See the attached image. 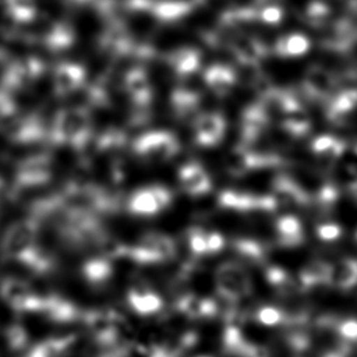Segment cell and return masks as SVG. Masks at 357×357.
<instances>
[{
	"label": "cell",
	"instance_id": "cell-28",
	"mask_svg": "<svg viewBox=\"0 0 357 357\" xmlns=\"http://www.w3.org/2000/svg\"><path fill=\"white\" fill-rule=\"evenodd\" d=\"M266 277L267 280L280 295H293L295 293L303 291L300 287L299 282L291 277L287 271L277 267V266H271L266 271Z\"/></svg>",
	"mask_w": 357,
	"mask_h": 357
},
{
	"label": "cell",
	"instance_id": "cell-34",
	"mask_svg": "<svg viewBox=\"0 0 357 357\" xmlns=\"http://www.w3.org/2000/svg\"><path fill=\"white\" fill-rule=\"evenodd\" d=\"M316 236L324 243H334L343 236V228L335 222L321 223L316 228Z\"/></svg>",
	"mask_w": 357,
	"mask_h": 357
},
{
	"label": "cell",
	"instance_id": "cell-14",
	"mask_svg": "<svg viewBox=\"0 0 357 357\" xmlns=\"http://www.w3.org/2000/svg\"><path fill=\"white\" fill-rule=\"evenodd\" d=\"M125 91L135 107H150L153 102V88L146 73L140 68H133L126 75Z\"/></svg>",
	"mask_w": 357,
	"mask_h": 357
},
{
	"label": "cell",
	"instance_id": "cell-20",
	"mask_svg": "<svg viewBox=\"0 0 357 357\" xmlns=\"http://www.w3.org/2000/svg\"><path fill=\"white\" fill-rule=\"evenodd\" d=\"M334 86L333 78L322 70H312L305 77V94L314 102H327V99L333 92Z\"/></svg>",
	"mask_w": 357,
	"mask_h": 357
},
{
	"label": "cell",
	"instance_id": "cell-30",
	"mask_svg": "<svg viewBox=\"0 0 357 357\" xmlns=\"http://www.w3.org/2000/svg\"><path fill=\"white\" fill-rule=\"evenodd\" d=\"M238 255L251 264H262L267 256V248L260 241L241 238L233 243Z\"/></svg>",
	"mask_w": 357,
	"mask_h": 357
},
{
	"label": "cell",
	"instance_id": "cell-13",
	"mask_svg": "<svg viewBox=\"0 0 357 357\" xmlns=\"http://www.w3.org/2000/svg\"><path fill=\"white\" fill-rule=\"evenodd\" d=\"M127 300L130 309L140 316H153V314H159L164 307V301L159 295L143 283L130 287L127 294Z\"/></svg>",
	"mask_w": 357,
	"mask_h": 357
},
{
	"label": "cell",
	"instance_id": "cell-35",
	"mask_svg": "<svg viewBox=\"0 0 357 357\" xmlns=\"http://www.w3.org/2000/svg\"><path fill=\"white\" fill-rule=\"evenodd\" d=\"M304 44L300 42L299 39L285 38L284 40L277 44V52L282 55H298L304 52Z\"/></svg>",
	"mask_w": 357,
	"mask_h": 357
},
{
	"label": "cell",
	"instance_id": "cell-19",
	"mask_svg": "<svg viewBox=\"0 0 357 357\" xmlns=\"http://www.w3.org/2000/svg\"><path fill=\"white\" fill-rule=\"evenodd\" d=\"M275 232L278 245L283 248H296L305 241V233L299 218L287 215L277 220Z\"/></svg>",
	"mask_w": 357,
	"mask_h": 357
},
{
	"label": "cell",
	"instance_id": "cell-15",
	"mask_svg": "<svg viewBox=\"0 0 357 357\" xmlns=\"http://www.w3.org/2000/svg\"><path fill=\"white\" fill-rule=\"evenodd\" d=\"M327 287L349 291L357 287V259L344 257L331 264Z\"/></svg>",
	"mask_w": 357,
	"mask_h": 357
},
{
	"label": "cell",
	"instance_id": "cell-9",
	"mask_svg": "<svg viewBox=\"0 0 357 357\" xmlns=\"http://www.w3.org/2000/svg\"><path fill=\"white\" fill-rule=\"evenodd\" d=\"M218 203L221 208L237 211H273L278 208L272 195H255L232 189L220 194Z\"/></svg>",
	"mask_w": 357,
	"mask_h": 357
},
{
	"label": "cell",
	"instance_id": "cell-33",
	"mask_svg": "<svg viewBox=\"0 0 357 357\" xmlns=\"http://www.w3.org/2000/svg\"><path fill=\"white\" fill-rule=\"evenodd\" d=\"M206 237H208V232L203 228L193 227L189 229V248L194 256L204 257V256L208 255Z\"/></svg>",
	"mask_w": 357,
	"mask_h": 357
},
{
	"label": "cell",
	"instance_id": "cell-7",
	"mask_svg": "<svg viewBox=\"0 0 357 357\" xmlns=\"http://www.w3.org/2000/svg\"><path fill=\"white\" fill-rule=\"evenodd\" d=\"M172 194L162 185H149L135 190L128 199V210L138 216H153L169 208Z\"/></svg>",
	"mask_w": 357,
	"mask_h": 357
},
{
	"label": "cell",
	"instance_id": "cell-23",
	"mask_svg": "<svg viewBox=\"0 0 357 357\" xmlns=\"http://www.w3.org/2000/svg\"><path fill=\"white\" fill-rule=\"evenodd\" d=\"M311 150L317 159L326 164H333L343 156L347 150V143L333 135H319L311 143Z\"/></svg>",
	"mask_w": 357,
	"mask_h": 357
},
{
	"label": "cell",
	"instance_id": "cell-25",
	"mask_svg": "<svg viewBox=\"0 0 357 357\" xmlns=\"http://www.w3.org/2000/svg\"><path fill=\"white\" fill-rule=\"evenodd\" d=\"M82 272L84 278L91 284L94 287H100L112 278L114 267H112V260H109L104 256H99L88 260L83 265Z\"/></svg>",
	"mask_w": 357,
	"mask_h": 357
},
{
	"label": "cell",
	"instance_id": "cell-1",
	"mask_svg": "<svg viewBox=\"0 0 357 357\" xmlns=\"http://www.w3.org/2000/svg\"><path fill=\"white\" fill-rule=\"evenodd\" d=\"M91 139L92 116L87 107H68L56 112L49 130V140L52 143L83 150Z\"/></svg>",
	"mask_w": 357,
	"mask_h": 357
},
{
	"label": "cell",
	"instance_id": "cell-6",
	"mask_svg": "<svg viewBox=\"0 0 357 357\" xmlns=\"http://www.w3.org/2000/svg\"><path fill=\"white\" fill-rule=\"evenodd\" d=\"M52 159L47 153L32 155L20 162L15 174V189L39 188L52 179Z\"/></svg>",
	"mask_w": 357,
	"mask_h": 357
},
{
	"label": "cell",
	"instance_id": "cell-17",
	"mask_svg": "<svg viewBox=\"0 0 357 357\" xmlns=\"http://www.w3.org/2000/svg\"><path fill=\"white\" fill-rule=\"evenodd\" d=\"M356 110V89L344 91L327 102V119L335 126L347 125L349 119Z\"/></svg>",
	"mask_w": 357,
	"mask_h": 357
},
{
	"label": "cell",
	"instance_id": "cell-18",
	"mask_svg": "<svg viewBox=\"0 0 357 357\" xmlns=\"http://www.w3.org/2000/svg\"><path fill=\"white\" fill-rule=\"evenodd\" d=\"M86 73L77 65H63L54 76V91L58 97H68L82 87Z\"/></svg>",
	"mask_w": 357,
	"mask_h": 357
},
{
	"label": "cell",
	"instance_id": "cell-11",
	"mask_svg": "<svg viewBox=\"0 0 357 357\" xmlns=\"http://www.w3.org/2000/svg\"><path fill=\"white\" fill-rule=\"evenodd\" d=\"M277 206H306L311 202L309 193L300 185L295 179L287 174H280L275 177L272 184Z\"/></svg>",
	"mask_w": 357,
	"mask_h": 357
},
{
	"label": "cell",
	"instance_id": "cell-5",
	"mask_svg": "<svg viewBox=\"0 0 357 357\" xmlns=\"http://www.w3.org/2000/svg\"><path fill=\"white\" fill-rule=\"evenodd\" d=\"M179 140L169 130H151L133 143V151L146 162H165L178 154Z\"/></svg>",
	"mask_w": 357,
	"mask_h": 357
},
{
	"label": "cell",
	"instance_id": "cell-32",
	"mask_svg": "<svg viewBox=\"0 0 357 357\" xmlns=\"http://www.w3.org/2000/svg\"><path fill=\"white\" fill-rule=\"evenodd\" d=\"M255 319L257 324L265 327H284L287 324V311L277 306L266 305L256 311Z\"/></svg>",
	"mask_w": 357,
	"mask_h": 357
},
{
	"label": "cell",
	"instance_id": "cell-2",
	"mask_svg": "<svg viewBox=\"0 0 357 357\" xmlns=\"http://www.w3.org/2000/svg\"><path fill=\"white\" fill-rule=\"evenodd\" d=\"M38 218H24L10 225L0 241L1 255L6 260L24 264L38 249Z\"/></svg>",
	"mask_w": 357,
	"mask_h": 357
},
{
	"label": "cell",
	"instance_id": "cell-4",
	"mask_svg": "<svg viewBox=\"0 0 357 357\" xmlns=\"http://www.w3.org/2000/svg\"><path fill=\"white\" fill-rule=\"evenodd\" d=\"M218 296L237 301L252 293V280L248 270L238 262L227 261L215 272Z\"/></svg>",
	"mask_w": 357,
	"mask_h": 357
},
{
	"label": "cell",
	"instance_id": "cell-8",
	"mask_svg": "<svg viewBox=\"0 0 357 357\" xmlns=\"http://www.w3.org/2000/svg\"><path fill=\"white\" fill-rule=\"evenodd\" d=\"M0 295L5 303L17 310H42L45 300L26 280L15 277H8L1 282Z\"/></svg>",
	"mask_w": 357,
	"mask_h": 357
},
{
	"label": "cell",
	"instance_id": "cell-16",
	"mask_svg": "<svg viewBox=\"0 0 357 357\" xmlns=\"http://www.w3.org/2000/svg\"><path fill=\"white\" fill-rule=\"evenodd\" d=\"M179 182L190 195H203L211 189L210 176L198 162H188L179 169Z\"/></svg>",
	"mask_w": 357,
	"mask_h": 357
},
{
	"label": "cell",
	"instance_id": "cell-21",
	"mask_svg": "<svg viewBox=\"0 0 357 357\" xmlns=\"http://www.w3.org/2000/svg\"><path fill=\"white\" fill-rule=\"evenodd\" d=\"M237 82V76L234 71L227 66L215 65L205 73V83L211 92L218 97H226L232 91Z\"/></svg>",
	"mask_w": 357,
	"mask_h": 357
},
{
	"label": "cell",
	"instance_id": "cell-27",
	"mask_svg": "<svg viewBox=\"0 0 357 357\" xmlns=\"http://www.w3.org/2000/svg\"><path fill=\"white\" fill-rule=\"evenodd\" d=\"M169 63L177 75L188 76L198 70L200 55L193 49H179L169 55Z\"/></svg>",
	"mask_w": 357,
	"mask_h": 357
},
{
	"label": "cell",
	"instance_id": "cell-12",
	"mask_svg": "<svg viewBox=\"0 0 357 357\" xmlns=\"http://www.w3.org/2000/svg\"><path fill=\"white\" fill-rule=\"evenodd\" d=\"M176 307L181 314L192 319H213L220 314L216 300L200 298L190 293L181 295L176 301Z\"/></svg>",
	"mask_w": 357,
	"mask_h": 357
},
{
	"label": "cell",
	"instance_id": "cell-38",
	"mask_svg": "<svg viewBox=\"0 0 357 357\" xmlns=\"http://www.w3.org/2000/svg\"><path fill=\"white\" fill-rule=\"evenodd\" d=\"M349 193L353 197L354 200L357 202V177L349 184Z\"/></svg>",
	"mask_w": 357,
	"mask_h": 357
},
{
	"label": "cell",
	"instance_id": "cell-22",
	"mask_svg": "<svg viewBox=\"0 0 357 357\" xmlns=\"http://www.w3.org/2000/svg\"><path fill=\"white\" fill-rule=\"evenodd\" d=\"M329 268H331V264L327 261L314 259L307 262L300 271L299 278H298L301 290L305 291V290L314 289L316 287L327 285Z\"/></svg>",
	"mask_w": 357,
	"mask_h": 357
},
{
	"label": "cell",
	"instance_id": "cell-31",
	"mask_svg": "<svg viewBox=\"0 0 357 357\" xmlns=\"http://www.w3.org/2000/svg\"><path fill=\"white\" fill-rule=\"evenodd\" d=\"M338 342L350 355H357V319H348L339 321L335 327Z\"/></svg>",
	"mask_w": 357,
	"mask_h": 357
},
{
	"label": "cell",
	"instance_id": "cell-26",
	"mask_svg": "<svg viewBox=\"0 0 357 357\" xmlns=\"http://www.w3.org/2000/svg\"><path fill=\"white\" fill-rule=\"evenodd\" d=\"M282 130L293 138H303L311 130V119L309 114L301 107L288 112L282 121Z\"/></svg>",
	"mask_w": 357,
	"mask_h": 357
},
{
	"label": "cell",
	"instance_id": "cell-29",
	"mask_svg": "<svg viewBox=\"0 0 357 357\" xmlns=\"http://www.w3.org/2000/svg\"><path fill=\"white\" fill-rule=\"evenodd\" d=\"M239 324H227L222 335L223 351L228 356L241 357L248 344Z\"/></svg>",
	"mask_w": 357,
	"mask_h": 357
},
{
	"label": "cell",
	"instance_id": "cell-37",
	"mask_svg": "<svg viewBox=\"0 0 357 357\" xmlns=\"http://www.w3.org/2000/svg\"><path fill=\"white\" fill-rule=\"evenodd\" d=\"M241 357H272V354L265 345L249 343Z\"/></svg>",
	"mask_w": 357,
	"mask_h": 357
},
{
	"label": "cell",
	"instance_id": "cell-40",
	"mask_svg": "<svg viewBox=\"0 0 357 357\" xmlns=\"http://www.w3.org/2000/svg\"><path fill=\"white\" fill-rule=\"evenodd\" d=\"M199 357H213V356H199Z\"/></svg>",
	"mask_w": 357,
	"mask_h": 357
},
{
	"label": "cell",
	"instance_id": "cell-24",
	"mask_svg": "<svg viewBox=\"0 0 357 357\" xmlns=\"http://www.w3.org/2000/svg\"><path fill=\"white\" fill-rule=\"evenodd\" d=\"M200 105V96L199 93L179 88L176 89L171 96V107L174 116L178 120H187L193 117L198 112Z\"/></svg>",
	"mask_w": 357,
	"mask_h": 357
},
{
	"label": "cell",
	"instance_id": "cell-39",
	"mask_svg": "<svg viewBox=\"0 0 357 357\" xmlns=\"http://www.w3.org/2000/svg\"><path fill=\"white\" fill-rule=\"evenodd\" d=\"M3 188V179L0 177V189Z\"/></svg>",
	"mask_w": 357,
	"mask_h": 357
},
{
	"label": "cell",
	"instance_id": "cell-36",
	"mask_svg": "<svg viewBox=\"0 0 357 357\" xmlns=\"http://www.w3.org/2000/svg\"><path fill=\"white\" fill-rule=\"evenodd\" d=\"M206 241H208V255H213V254H216L218 251L222 250L225 244H226L225 238L218 232H208Z\"/></svg>",
	"mask_w": 357,
	"mask_h": 357
},
{
	"label": "cell",
	"instance_id": "cell-3",
	"mask_svg": "<svg viewBox=\"0 0 357 357\" xmlns=\"http://www.w3.org/2000/svg\"><path fill=\"white\" fill-rule=\"evenodd\" d=\"M177 255V244L174 238L160 232H146L135 245L128 246L127 257L148 265L174 259Z\"/></svg>",
	"mask_w": 357,
	"mask_h": 357
},
{
	"label": "cell",
	"instance_id": "cell-10",
	"mask_svg": "<svg viewBox=\"0 0 357 357\" xmlns=\"http://www.w3.org/2000/svg\"><path fill=\"white\" fill-rule=\"evenodd\" d=\"M195 142L202 146L220 144L226 135V120L218 112H204L194 119Z\"/></svg>",
	"mask_w": 357,
	"mask_h": 357
}]
</instances>
